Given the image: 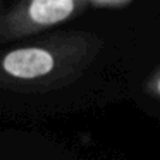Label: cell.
<instances>
[{"mask_svg":"<svg viewBox=\"0 0 160 160\" xmlns=\"http://www.w3.org/2000/svg\"><path fill=\"white\" fill-rule=\"evenodd\" d=\"M4 69L19 79H35L53 69V57L43 48H19L4 57Z\"/></svg>","mask_w":160,"mask_h":160,"instance_id":"1","label":"cell"},{"mask_svg":"<svg viewBox=\"0 0 160 160\" xmlns=\"http://www.w3.org/2000/svg\"><path fill=\"white\" fill-rule=\"evenodd\" d=\"M72 0H35L29 4V18L40 26H48L60 22L72 14Z\"/></svg>","mask_w":160,"mask_h":160,"instance_id":"2","label":"cell"},{"mask_svg":"<svg viewBox=\"0 0 160 160\" xmlns=\"http://www.w3.org/2000/svg\"><path fill=\"white\" fill-rule=\"evenodd\" d=\"M126 4H129V2H121V0H117V2H110V0L95 2V5H98V7H121V5H126Z\"/></svg>","mask_w":160,"mask_h":160,"instance_id":"3","label":"cell"},{"mask_svg":"<svg viewBox=\"0 0 160 160\" xmlns=\"http://www.w3.org/2000/svg\"><path fill=\"white\" fill-rule=\"evenodd\" d=\"M158 91H160V81H158Z\"/></svg>","mask_w":160,"mask_h":160,"instance_id":"4","label":"cell"}]
</instances>
